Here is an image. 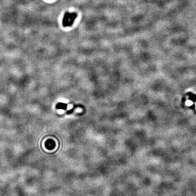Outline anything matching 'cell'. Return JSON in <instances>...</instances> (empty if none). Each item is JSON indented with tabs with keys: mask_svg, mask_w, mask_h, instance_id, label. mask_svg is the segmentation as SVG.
<instances>
[{
	"mask_svg": "<svg viewBox=\"0 0 196 196\" xmlns=\"http://www.w3.org/2000/svg\"><path fill=\"white\" fill-rule=\"evenodd\" d=\"M78 14L76 13L66 12L63 19L62 24L64 27H71L74 23Z\"/></svg>",
	"mask_w": 196,
	"mask_h": 196,
	"instance_id": "1",
	"label": "cell"
},
{
	"mask_svg": "<svg viewBox=\"0 0 196 196\" xmlns=\"http://www.w3.org/2000/svg\"><path fill=\"white\" fill-rule=\"evenodd\" d=\"M45 147L49 150L53 149L55 147V143L52 139H48L45 142Z\"/></svg>",
	"mask_w": 196,
	"mask_h": 196,
	"instance_id": "2",
	"label": "cell"
},
{
	"mask_svg": "<svg viewBox=\"0 0 196 196\" xmlns=\"http://www.w3.org/2000/svg\"><path fill=\"white\" fill-rule=\"evenodd\" d=\"M56 107L58 109L60 110H65L67 107L66 104L64 103H58L56 106Z\"/></svg>",
	"mask_w": 196,
	"mask_h": 196,
	"instance_id": "3",
	"label": "cell"
}]
</instances>
